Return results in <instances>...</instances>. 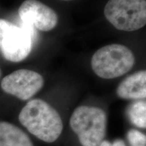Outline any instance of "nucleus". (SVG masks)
Wrapping results in <instances>:
<instances>
[{
	"mask_svg": "<svg viewBox=\"0 0 146 146\" xmlns=\"http://www.w3.org/2000/svg\"><path fill=\"white\" fill-rule=\"evenodd\" d=\"M70 126L82 146H99L106 132V114L100 108L81 106L71 115Z\"/></svg>",
	"mask_w": 146,
	"mask_h": 146,
	"instance_id": "2",
	"label": "nucleus"
},
{
	"mask_svg": "<svg viewBox=\"0 0 146 146\" xmlns=\"http://www.w3.org/2000/svg\"><path fill=\"white\" fill-rule=\"evenodd\" d=\"M23 24L34 27L41 31H50L58 23L56 12L38 0H25L18 9Z\"/></svg>",
	"mask_w": 146,
	"mask_h": 146,
	"instance_id": "7",
	"label": "nucleus"
},
{
	"mask_svg": "<svg viewBox=\"0 0 146 146\" xmlns=\"http://www.w3.org/2000/svg\"><path fill=\"white\" fill-rule=\"evenodd\" d=\"M0 146H33V144L20 128L8 122H0Z\"/></svg>",
	"mask_w": 146,
	"mask_h": 146,
	"instance_id": "9",
	"label": "nucleus"
},
{
	"mask_svg": "<svg viewBox=\"0 0 146 146\" xmlns=\"http://www.w3.org/2000/svg\"><path fill=\"white\" fill-rule=\"evenodd\" d=\"M118 98L141 100L146 98V70H140L125 78L116 89Z\"/></svg>",
	"mask_w": 146,
	"mask_h": 146,
	"instance_id": "8",
	"label": "nucleus"
},
{
	"mask_svg": "<svg viewBox=\"0 0 146 146\" xmlns=\"http://www.w3.org/2000/svg\"><path fill=\"white\" fill-rule=\"evenodd\" d=\"M99 146H126V144L123 139H116L113 142L104 140L100 144Z\"/></svg>",
	"mask_w": 146,
	"mask_h": 146,
	"instance_id": "12",
	"label": "nucleus"
},
{
	"mask_svg": "<svg viewBox=\"0 0 146 146\" xmlns=\"http://www.w3.org/2000/svg\"><path fill=\"white\" fill-rule=\"evenodd\" d=\"M135 64V56L127 47L110 44L101 47L93 55L91 64L99 77L112 79L125 74Z\"/></svg>",
	"mask_w": 146,
	"mask_h": 146,
	"instance_id": "3",
	"label": "nucleus"
},
{
	"mask_svg": "<svg viewBox=\"0 0 146 146\" xmlns=\"http://www.w3.org/2000/svg\"><path fill=\"white\" fill-rule=\"evenodd\" d=\"M129 146H146V135L136 129H131L127 133Z\"/></svg>",
	"mask_w": 146,
	"mask_h": 146,
	"instance_id": "11",
	"label": "nucleus"
},
{
	"mask_svg": "<svg viewBox=\"0 0 146 146\" xmlns=\"http://www.w3.org/2000/svg\"><path fill=\"white\" fill-rule=\"evenodd\" d=\"M18 119L29 133L46 143L56 141L63 130V123L59 113L41 99L27 102L20 112Z\"/></svg>",
	"mask_w": 146,
	"mask_h": 146,
	"instance_id": "1",
	"label": "nucleus"
},
{
	"mask_svg": "<svg viewBox=\"0 0 146 146\" xmlns=\"http://www.w3.org/2000/svg\"><path fill=\"white\" fill-rule=\"evenodd\" d=\"M62 1H72V0H62Z\"/></svg>",
	"mask_w": 146,
	"mask_h": 146,
	"instance_id": "13",
	"label": "nucleus"
},
{
	"mask_svg": "<svg viewBox=\"0 0 146 146\" xmlns=\"http://www.w3.org/2000/svg\"><path fill=\"white\" fill-rule=\"evenodd\" d=\"M44 79L39 73L28 69H20L7 75L1 82V87L6 94L26 101L41 90Z\"/></svg>",
	"mask_w": 146,
	"mask_h": 146,
	"instance_id": "6",
	"label": "nucleus"
},
{
	"mask_svg": "<svg viewBox=\"0 0 146 146\" xmlns=\"http://www.w3.org/2000/svg\"><path fill=\"white\" fill-rule=\"evenodd\" d=\"M32 31L29 25L20 27L0 19V51L5 60L19 62L28 57L32 50Z\"/></svg>",
	"mask_w": 146,
	"mask_h": 146,
	"instance_id": "5",
	"label": "nucleus"
},
{
	"mask_svg": "<svg viewBox=\"0 0 146 146\" xmlns=\"http://www.w3.org/2000/svg\"><path fill=\"white\" fill-rule=\"evenodd\" d=\"M0 77H1V70H0Z\"/></svg>",
	"mask_w": 146,
	"mask_h": 146,
	"instance_id": "14",
	"label": "nucleus"
},
{
	"mask_svg": "<svg viewBox=\"0 0 146 146\" xmlns=\"http://www.w3.org/2000/svg\"><path fill=\"white\" fill-rule=\"evenodd\" d=\"M127 115L133 125L140 129H146V101L138 100L129 105Z\"/></svg>",
	"mask_w": 146,
	"mask_h": 146,
	"instance_id": "10",
	"label": "nucleus"
},
{
	"mask_svg": "<svg viewBox=\"0 0 146 146\" xmlns=\"http://www.w3.org/2000/svg\"><path fill=\"white\" fill-rule=\"evenodd\" d=\"M104 12L118 30L134 31L146 25V0H109Z\"/></svg>",
	"mask_w": 146,
	"mask_h": 146,
	"instance_id": "4",
	"label": "nucleus"
}]
</instances>
